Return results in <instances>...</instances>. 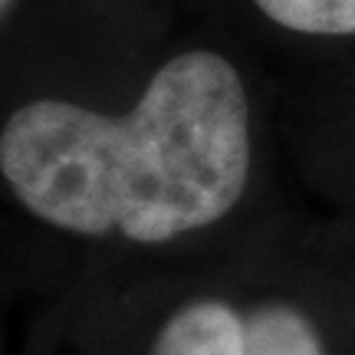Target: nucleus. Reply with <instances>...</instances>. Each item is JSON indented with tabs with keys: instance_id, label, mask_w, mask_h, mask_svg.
I'll use <instances>...</instances> for the list:
<instances>
[{
	"instance_id": "f257e3e1",
	"label": "nucleus",
	"mask_w": 355,
	"mask_h": 355,
	"mask_svg": "<svg viewBox=\"0 0 355 355\" xmlns=\"http://www.w3.org/2000/svg\"><path fill=\"white\" fill-rule=\"evenodd\" d=\"M0 175L60 230L165 243L227 217L250 178V105L211 50L168 60L125 115L76 102L20 105L0 132Z\"/></svg>"
},
{
	"instance_id": "f03ea898",
	"label": "nucleus",
	"mask_w": 355,
	"mask_h": 355,
	"mask_svg": "<svg viewBox=\"0 0 355 355\" xmlns=\"http://www.w3.org/2000/svg\"><path fill=\"white\" fill-rule=\"evenodd\" d=\"M148 355H247L243 316L220 300H194L162 326Z\"/></svg>"
},
{
	"instance_id": "7ed1b4c3",
	"label": "nucleus",
	"mask_w": 355,
	"mask_h": 355,
	"mask_svg": "<svg viewBox=\"0 0 355 355\" xmlns=\"http://www.w3.org/2000/svg\"><path fill=\"white\" fill-rule=\"evenodd\" d=\"M247 355H326L316 326L286 303H263L243 316Z\"/></svg>"
},
{
	"instance_id": "20e7f679",
	"label": "nucleus",
	"mask_w": 355,
	"mask_h": 355,
	"mask_svg": "<svg viewBox=\"0 0 355 355\" xmlns=\"http://www.w3.org/2000/svg\"><path fill=\"white\" fill-rule=\"evenodd\" d=\"M273 24L313 37H352L355 0H254Z\"/></svg>"
},
{
	"instance_id": "39448f33",
	"label": "nucleus",
	"mask_w": 355,
	"mask_h": 355,
	"mask_svg": "<svg viewBox=\"0 0 355 355\" xmlns=\"http://www.w3.org/2000/svg\"><path fill=\"white\" fill-rule=\"evenodd\" d=\"M10 3H13V0H0V17H3L7 10H10Z\"/></svg>"
}]
</instances>
